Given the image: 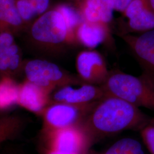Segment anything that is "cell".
<instances>
[{"instance_id":"obj_1","label":"cell","mask_w":154,"mask_h":154,"mask_svg":"<svg viewBox=\"0 0 154 154\" xmlns=\"http://www.w3.org/2000/svg\"><path fill=\"white\" fill-rule=\"evenodd\" d=\"M139 109L123 99L107 96L99 101L81 126L91 140L126 130H140L153 124Z\"/></svg>"},{"instance_id":"obj_2","label":"cell","mask_w":154,"mask_h":154,"mask_svg":"<svg viewBox=\"0 0 154 154\" xmlns=\"http://www.w3.org/2000/svg\"><path fill=\"white\" fill-rule=\"evenodd\" d=\"M101 86L107 96L116 97L137 107L154 111V76L148 72L139 77L121 72H110Z\"/></svg>"},{"instance_id":"obj_3","label":"cell","mask_w":154,"mask_h":154,"mask_svg":"<svg viewBox=\"0 0 154 154\" xmlns=\"http://www.w3.org/2000/svg\"><path fill=\"white\" fill-rule=\"evenodd\" d=\"M30 35L35 44L49 50L77 42L61 13L54 8L40 15L32 23Z\"/></svg>"},{"instance_id":"obj_4","label":"cell","mask_w":154,"mask_h":154,"mask_svg":"<svg viewBox=\"0 0 154 154\" xmlns=\"http://www.w3.org/2000/svg\"><path fill=\"white\" fill-rule=\"evenodd\" d=\"M23 67L26 80L51 92L57 88L85 84L79 77L46 60H30L23 64Z\"/></svg>"},{"instance_id":"obj_5","label":"cell","mask_w":154,"mask_h":154,"mask_svg":"<svg viewBox=\"0 0 154 154\" xmlns=\"http://www.w3.org/2000/svg\"><path fill=\"white\" fill-rule=\"evenodd\" d=\"M98 102L74 105L51 101L41 115L42 130L81 126Z\"/></svg>"},{"instance_id":"obj_6","label":"cell","mask_w":154,"mask_h":154,"mask_svg":"<svg viewBox=\"0 0 154 154\" xmlns=\"http://www.w3.org/2000/svg\"><path fill=\"white\" fill-rule=\"evenodd\" d=\"M45 149L69 154H84L91 142L82 126L42 130Z\"/></svg>"},{"instance_id":"obj_7","label":"cell","mask_w":154,"mask_h":154,"mask_svg":"<svg viewBox=\"0 0 154 154\" xmlns=\"http://www.w3.org/2000/svg\"><path fill=\"white\" fill-rule=\"evenodd\" d=\"M78 77L85 83L101 86L110 75L105 60L97 51H83L76 59Z\"/></svg>"},{"instance_id":"obj_8","label":"cell","mask_w":154,"mask_h":154,"mask_svg":"<svg viewBox=\"0 0 154 154\" xmlns=\"http://www.w3.org/2000/svg\"><path fill=\"white\" fill-rule=\"evenodd\" d=\"M22 53L16 43L13 32H0V76L12 77L22 69Z\"/></svg>"},{"instance_id":"obj_9","label":"cell","mask_w":154,"mask_h":154,"mask_svg":"<svg viewBox=\"0 0 154 154\" xmlns=\"http://www.w3.org/2000/svg\"><path fill=\"white\" fill-rule=\"evenodd\" d=\"M107 97L101 86L85 83L78 88L66 86L59 88L53 96L52 102L82 105L98 102Z\"/></svg>"},{"instance_id":"obj_10","label":"cell","mask_w":154,"mask_h":154,"mask_svg":"<svg viewBox=\"0 0 154 154\" xmlns=\"http://www.w3.org/2000/svg\"><path fill=\"white\" fill-rule=\"evenodd\" d=\"M49 90L26 80L18 86L17 105L22 108L41 116L51 102Z\"/></svg>"},{"instance_id":"obj_11","label":"cell","mask_w":154,"mask_h":154,"mask_svg":"<svg viewBox=\"0 0 154 154\" xmlns=\"http://www.w3.org/2000/svg\"><path fill=\"white\" fill-rule=\"evenodd\" d=\"M121 37L148 72L154 76V29L138 36L123 34Z\"/></svg>"},{"instance_id":"obj_12","label":"cell","mask_w":154,"mask_h":154,"mask_svg":"<svg viewBox=\"0 0 154 154\" xmlns=\"http://www.w3.org/2000/svg\"><path fill=\"white\" fill-rule=\"evenodd\" d=\"M133 32H146L154 29V11L147 0H132L123 12Z\"/></svg>"},{"instance_id":"obj_13","label":"cell","mask_w":154,"mask_h":154,"mask_svg":"<svg viewBox=\"0 0 154 154\" xmlns=\"http://www.w3.org/2000/svg\"><path fill=\"white\" fill-rule=\"evenodd\" d=\"M109 33L108 24L83 21L75 31L77 42L94 49L103 42Z\"/></svg>"},{"instance_id":"obj_14","label":"cell","mask_w":154,"mask_h":154,"mask_svg":"<svg viewBox=\"0 0 154 154\" xmlns=\"http://www.w3.org/2000/svg\"><path fill=\"white\" fill-rule=\"evenodd\" d=\"M85 21L108 24L113 16V6L111 0H82L79 5Z\"/></svg>"},{"instance_id":"obj_15","label":"cell","mask_w":154,"mask_h":154,"mask_svg":"<svg viewBox=\"0 0 154 154\" xmlns=\"http://www.w3.org/2000/svg\"><path fill=\"white\" fill-rule=\"evenodd\" d=\"M25 25L17 11L15 0H0V32L18 31Z\"/></svg>"},{"instance_id":"obj_16","label":"cell","mask_w":154,"mask_h":154,"mask_svg":"<svg viewBox=\"0 0 154 154\" xmlns=\"http://www.w3.org/2000/svg\"><path fill=\"white\" fill-rule=\"evenodd\" d=\"M25 126L20 116L9 115L0 118V145L18 136Z\"/></svg>"},{"instance_id":"obj_17","label":"cell","mask_w":154,"mask_h":154,"mask_svg":"<svg viewBox=\"0 0 154 154\" xmlns=\"http://www.w3.org/2000/svg\"><path fill=\"white\" fill-rule=\"evenodd\" d=\"M18 85L12 77H1L0 79V111L10 108L17 105Z\"/></svg>"},{"instance_id":"obj_18","label":"cell","mask_w":154,"mask_h":154,"mask_svg":"<svg viewBox=\"0 0 154 154\" xmlns=\"http://www.w3.org/2000/svg\"><path fill=\"white\" fill-rule=\"evenodd\" d=\"M54 9L61 13L71 35L76 40L75 31L84 21L79 11L73 6L67 4L58 5Z\"/></svg>"},{"instance_id":"obj_19","label":"cell","mask_w":154,"mask_h":154,"mask_svg":"<svg viewBox=\"0 0 154 154\" xmlns=\"http://www.w3.org/2000/svg\"><path fill=\"white\" fill-rule=\"evenodd\" d=\"M105 154H144V152L138 141L125 138L114 143Z\"/></svg>"},{"instance_id":"obj_20","label":"cell","mask_w":154,"mask_h":154,"mask_svg":"<svg viewBox=\"0 0 154 154\" xmlns=\"http://www.w3.org/2000/svg\"><path fill=\"white\" fill-rule=\"evenodd\" d=\"M17 11L25 25L37 16L30 0H15Z\"/></svg>"},{"instance_id":"obj_21","label":"cell","mask_w":154,"mask_h":154,"mask_svg":"<svg viewBox=\"0 0 154 154\" xmlns=\"http://www.w3.org/2000/svg\"><path fill=\"white\" fill-rule=\"evenodd\" d=\"M141 134L143 140L146 144L149 151L154 154V125H149L141 130Z\"/></svg>"},{"instance_id":"obj_22","label":"cell","mask_w":154,"mask_h":154,"mask_svg":"<svg viewBox=\"0 0 154 154\" xmlns=\"http://www.w3.org/2000/svg\"><path fill=\"white\" fill-rule=\"evenodd\" d=\"M30 1L37 16H40L48 11L50 0H30Z\"/></svg>"},{"instance_id":"obj_23","label":"cell","mask_w":154,"mask_h":154,"mask_svg":"<svg viewBox=\"0 0 154 154\" xmlns=\"http://www.w3.org/2000/svg\"><path fill=\"white\" fill-rule=\"evenodd\" d=\"M112 4L114 10L124 12L130 4L132 0H111Z\"/></svg>"},{"instance_id":"obj_24","label":"cell","mask_w":154,"mask_h":154,"mask_svg":"<svg viewBox=\"0 0 154 154\" xmlns=\"http://www.w3.org/2000/svg\"><path fill=\"white\" fill-rule=\"evenodd\" d=\"M42 154H69V153H65V152H59V151H53L51 149H42Z\"/></svg>"},{"instance_id":"obj_25","label":"cell","mask_w":154,"mask_h":154,"mask_svg":"<svg viewBox=\"0 0 154 154\" xmlns=\"http://www.w3.org/2000/svg\"><path fill=\"white\" fill-rule=\"evenodd\" d=\"M147 1L151 9L154 11V0H147Z\"/></svg>"},{"instance_id":"obj_26","label":"cell","mask_w":154,"mask_h":154,"mask_svg":"<svg viewBox=\"0 0 154 154\" xmlns=\"http://www.w3.org/2000/svg\"><path fill=\"white\" fill-rule=\"evenodd\" d=\"M22 154V153H19V152H6L5 154Z\"/></svg>"}]
</instances>
